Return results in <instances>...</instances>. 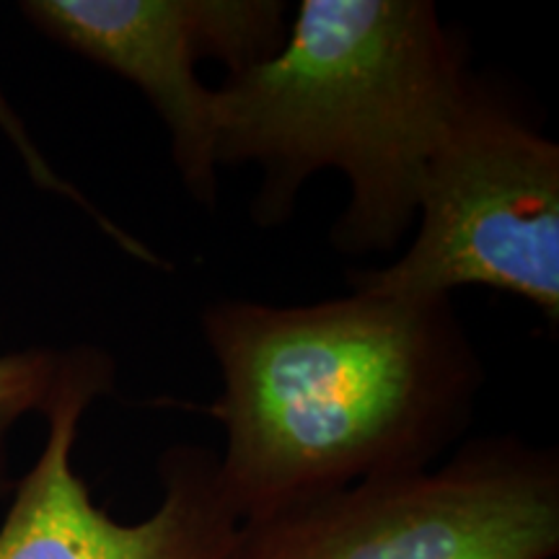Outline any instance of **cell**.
<instances>
[{"label":"cell","instance_id":"7","mask_svg":"<svg viewBox=\"0 0 559 559\" xmlns=\"http://www.w3.org/2000/svg\"><path fill=\"white\" fill-rule=\"evenodd\" d=\"M62 349L29 347L0 355V495L9 489V436L21 417L45 412L58 381Z\"/></svg>","mask_w":559,"mask_h":559},{"label":"cell","instance_id":"2","mask_svg":"<svg viewBox=\"0 0 559 559\" xmlns=\"http://www.w3.org/2000/svg\"><path fill=\"white\" fill-rule=\"evenodd\" d=\"M474 79L430 0H304L280 50L215 88L218 166H260V226L288 221L313 174L342 171L349 200L332 243L389 254Z\"/></svg>","mask_w":559,"mask_h":559},{"label":"cell","instance_id":"1","mask_svg":"<svg viewBox=\"0 0 559 559\" xmlns=\"http://www.w3.org/2000/svg\"><path fill=\"white\" fill-rule=\"evenodd\" d=\"M200 326L221 370L205 409L226 430L218 477L239 523L428 469L469 430L485 386L451 298H226Z\"/></svg>","mask_w":559,"mask_h":559},{"label":"cell","instance_id":"3","mask_svg":"<svg viewBox=\"0 0 559 559\" xmlns=\"http://www.w3.org/2000/svg\"><path fill=\"white\" fill-rule=\"evenodd\" d=\"M412 228L400 260L349 272V290L451 298L477 285L559 321V148L479 79L425 169Z\"/></svg>","mask_w":559,"mask_h":559},{"label":"cell","instance_id":"6","mask_svg":"<svg viewBox=\"0 0 559 559\" xmlns=\"http://www.w3.org/2000/svg\"><path fill=\"white\" fill-rule=\"evenodd\" d=\"M34 29L143 91L171 140L181 185L200 205L218 200L215 88L198 62L221 60L228 75L260 66L283 45L277 0H26Z\"/></svg>","mask_w":559,"mask_h":559},{"label":"cell","instance_id":"8","mask_svg":"<svg viewBox=\"0 0 559 559\" xmlns=\"http://www.w3.org/2000/svg\"><path fill=\"white\" fill-rule=\"evenodd\" d=\"M0 130H3V135L11 140L13 148L19 151V156L26 164V171H29L34 185H39L41 190H50L55 194H60V198L70 200L73 205H79L83 213H86L88 218L94 221L96 226H99L102 234L107 236V239L115 241L117 247L124 251V254L132 257V260L148 264V267H156V270H171L169 262H166L164 257H158L151 247H145L143 241L135 239V236L128 234V230L117 226V223L111 218H107V215H104L102 210L86 198V194H83L81 190H75V187L70 185L68 179H62L60 174L52 169L50 160L41 156V151L37 148V145H34L29 130L24 128V122H21L16 109H13L11 102L5 99L3 88H0Z\"/></svg>","mask_w":559,"mask_h":559},{"label":"cell","instance_id":"5","mask_svg":"<svg viewBox=\"0 0 559 559\" xmlns=\"http://www.w3.org/2000/svg\"><path fill=\"white\" fill-rule=\"evenodd\" d=\"M115 389V360L99 347L62 349L45 407L47 440L19 479L0 523V559H226L239 519L223 495L218 453L194 443L158 459L160 502L148 519L122 523L91 498L73 466L81 419Z\"/></svg>","mask_w":559,"mask_h":559},{"label":"cell","instance_id":"4","mask_svg":"<svg viewBox=\"0 0 559 559\" xmlns=\"http://www.w3.org/2000/svg\"><path fill=\"white\" fill-rule=\"evenodd\" d=\"M559 456L513 436L241 521L226 559H555Z\"/></svg>","mask_w":559,"mask_h":559}]
</instances>
